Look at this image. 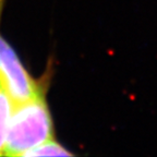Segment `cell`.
Masks as SVG:
<instances>
[{"label": "cell", "instance_id": "1", "mask_svg": "<svg viewBox=\"0 0 157 157\" xmlns=\"http://www.w3.org/2000/svg\"><path fill=\"white\" fill-rule=\"evenodd\" d=\"M52 116L43 96L13 105L3 155L23 156L34 147L52 140Z\"/></svg>", "mask_w": 157, "mask_h": 157}, {"label": "cell", "instance_id": "2", "mask_svg": "<svg viewBox=\"0 0 157 157\" xmlns=\"http://www.w3.org/2000/svg\"><path fill=\"white\" fill-rule=\"evenodd\" d=\"M0 86L13 105L39 96L35 81L22 66L14 49L0 36Z\"/></svg>", "mask_w": 157, "mask_h": 157}, {"label": "cell", "instance_id": "3", "mask_svg": "<svg viewBox=\"0 0 157 157\" xmlns=\"http://www.w3.org/2000/svg\"><path fill=\"white\" fill-rule=\"evenodd\" d=\"M12 101L0 86V155H3L7 139L8 128H9L10 118L12 113Z\"/></svg>", "mask_w": 157, "mask_h": 157}, {"label": "cell", "instance_id": "4", "mask_svg": "<svg viewBox=\"0 0 157 157\" xmlns=\"http://www.w3.org/2000/svg\"><path fill=\"white\" fill-rule=\"evenodd\" d=\"M71 153L55 142L54 140H50L48 142H45L43 144L38 145V146L34 147L32 150H29V152L25 153L23 156H29V157H35V156H71Z\"/></svg>", "mask_w": 157, "mask_h": 157}]
</instances>
